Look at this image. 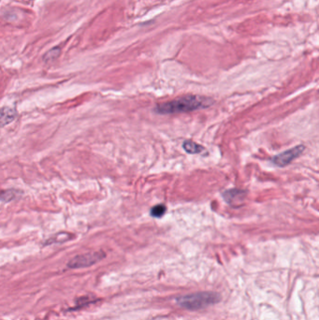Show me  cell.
I'll return each mask as SVG.
<instances>
[{"label": "cell", "instance_id": "obj_1", "mask_svg": "<svg viewBox=\"0 0 319 320\" xmlns=\"http://www.w3.org/2000/svg\"><path fill=\"white\" fill-rule=\"evenodd\" d=\"M214 101L211 98L198 95H188L180 97L173 101L157 104L155 111L159 114H175L190 113L200 109H206L212 106Z\"/></svg>", "mask_w": 319, "mask_h": 320}, {"label": "cell", "instance_id": "obj_2", "mask_svg": "<svg viewBox=\"0 0 319 320\" xmlns=\"http://www.w3.org/2000/svg\"><path fill=\"white\" fill-rule=\"evenodd\" d=\"M221 300L218 293L211 292V291H203V292H197L188 295L181 296L177 298V303L181 307L188 309V310H200L202 308L207 307L209 305L215 304L219 302Z\"/></svg>", "mask_w": 319, "mask_h": 320}, {"label": "cell", "instance_id": "obj_3", "mask_svg": "<svg viewBox=\"0 0 319 320\" xmlns=\"http://www.w3.org/2000/svg\"><path fill=\"white\" fill-rule=\"evenodd\" d=\"M105 253L102 251L91 252L87 254H82L73 257L69 261L68 266L72 269H79V268H86L89 266H92L94 264L99 262L101 259L105 257Z\"/></svg>", "mask_w": 319, "mask_h": 320}, {"label": "cell", "instance_id": "obj_4", "mask_svg": "<svg viewBox=\"0 0 319 320\" xmlns=\"http://www.w3.org/2000/svg\"><path fill=\"white\" fill-rule=\"evenodd\" d=\"M304 150H305L304 145H298L296 147L285 151L276 157H272L271 160L275 165L283 168V167L288 166V164L291 163L296 158L300 157Z\"/></svg>", "mask_w": 319, "mask_h": 320}, {"label": "cell", "instance_id": "obj_5", "mask_svg": "<svg viewBox=\"0 0 319 320\" xmlns=\"http://www.w3.org/2000/svg\"><path fill=\"white\" fill-rule=\"evenodd\" d=\"M247 191L243 189H232L226 190L223 193V198L225 202L232 207H240L243 205Z\"/></svg>", "mask_w": 319, "mask_h": 320}, {"label": "cell", "instance_id": "obj_6", "mask_svg": "<svg viewBox=\"0 0 319 320\" xmlns=\"http://www.w3.org/2000/svg\"><path fill=\"white\" fill-rule=\"evenodd\" d=\"M16 117V111L11 107H3L1 109V115H0V122L1 126H4L11 124Z\"/></svg>", "mask_w": 319, "mask_h": 320}, {"label": "cell", "instance_id": "obj_7", "mask_svg": "<svg viewBox=\"0 0 319 320\" xmlns=\"http://www.w3.org/2000/svg\"><path fill=\"white\" fill-rule=\"evenodd\" d=\"M183 147L185 151L188 153V154H200L201 152L205 150V148L201 145H198L197 143H195L193 141H186L184 144H183Z\"/></svg>", "mask_w": 319, "mask_h": 320}, {"label": "cell", "instance_id": "obj_8", "mask_svg": "<svg viewBox=\"0 0 319 320\" xmlns=\"http://www.w3.org/2000/svg\"><path fill=\"white\" fill-rule=\"evenodd\" d=\"M166 211H167L166 205H164V204H158V205H156V206H154V207L151 209V215H152L153 217L160 218V217H162L163 215L165 214Z\"/></svg>", "mask_w": 319, "mask_h": 320}, {"label": "cell", "instance_id": "obj_9", "mask_svg": "<svg viewBox=\"0 0 319 320\" xmlns=\"http://www.w3.org/2000/svg\"><path fill=\"white\" fill-rule=\"evenodd\" d=\"M69 235L70 234H69V233H59V234L56 235L54 238H51L48 241V243H50V242H53V243H62V242L67 241V240H69Z\"/></svg>", "mask_w": 319, "mask_h": 320}, {"label": "cell", "instance_id": "obj_10", "mask_svg": "<svg viewBox=\"0 0 319 320\" xmlns=\"http://www.w3.org/2000/svg\"><path fill=\"white\" fill-rule=\"evenodd\" d=\"M14 198H15V194L13 193V191H12V190L4 191V192L2 193V197H1V199H2V201H11L12 200H13Z\"/></svg>", "mask_w": 319, "mask_h": 320}]
</instances>
